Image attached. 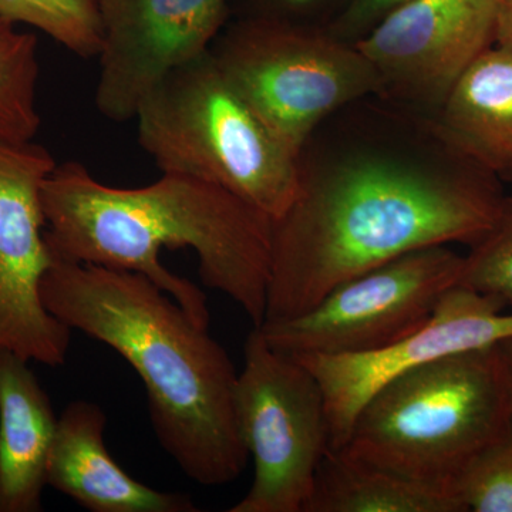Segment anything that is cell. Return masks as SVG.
Instances as JSON below:
<instances>
[{
	"mask_svg": "<svg viewBox=\"0 0 512 512\" xmlns=\"http://www.w3.org/2000/svg\"><path fill=\"white\" fill-rule=\"evenodd\" d=\"M39 76L35 33L0 18V141H35L42 124L37 107Z\"/></svg>",
	"mask_w": 512,
	"mask_h": 512,
	"instance_id": "obj_17",
	"label": "cell"
},
{
	"mask_svg": "<svg viewBox=\"0 0 512 512\" xmlns=\"http://www.w3.org/2000/svg\"><path fill=\"white\" fill-rule=\"evenodd\" d=\"M42 299L67 328L130 363L146 389L158 443L185 476L221 487L244 473L237 369L174 298L136 272L53 258Z\"/></svg>",
	"mask_w": 512,
	"mask_h": 512,
	"instance_id": "obj_3",
	"label": "cell"
},
{
	"mask_svg": "<svg viewBox=\"0 0 512 512\" xmlns=\"http://www.w3.org/2000/svg\"><path fill=\"white\" fill-rule=\"evenodd\" d=\"M508 338H512V313L505 312L497 299L458 284L441 298L426 323L386 348L296 360L311 370L322 387L329 450H340L357 413L383 384L441 357L488 348Z\"/></svg>",
	"mask_w": 512,
	"mask_h": 512,
	"instance_id": "obj_12",
	"label": "cell"
},
{
	"mask_svg": "<svg viewBox=\"0 0 512 512\" xmlns=\"http://www.w3.org/2000/svg\"><path fill=\"white\" fill-rule=\"evenodd\" d=\"M434 119L474 163L497 177L512 175V45L488 47Z\"/></svg>",
	"mask_w": 512,
	"mask_h": 512,
	"instance_id": "obj_15",
	"label": "cell"
},
{
	"mask_svg": "<svg viewBox=\"0 0 512 512\" xmlns=\"http://www.w3.org/2000/svg\"><path fill=\"white\" fill-rule=\"evenodd\" d=\"M210 53L221 73L298 157L320 123L380 93L375 67L325 30L231 19Z\"/></svg>",
	"mask_w": 512,
	"mask_h": 512,
	"instance_id": "obj_6",
	"label": "cell"
},
{
	"mask_svg": "<svg viewBox=\"0 0 512 512\" xmlns=\"http://www.w3.org/2000/svg\"><path fill=\"white\" fill-rule=\"evenodd\" d=\"M0 18L40 30L73 55H99L100 20L94 0H0Z\"/></svg>",
	"mask_w": 512,
	"mask_h": 512,
	"instance_id": "obj_18",
	"label": "cell"
},
{
	"mask_svg": "<svg viewBox=\"0 0 512 512\" xmlns=\"http://www.w3.org/2000/svg\"><path fill=\"white\" fill-rule=\"evenodd\" d=\"M463 266L450 245L416 249L342 282L301 315L258 328L293 359L375 352L426 323Z\"/></svg>",
	"mask_w": 512,
	"mask_h": 512,
	"instance_id": "obj_8",
	"label": "cell"
},
{
	"mask_svg": "<svg viewBox=\"0 0 512 512\" xmlns=\"http://www.w3.org/2000/svg\"><path fill=\"white\" fill-rule=\"evenodd\" d=\"M497 42L512 45V0H503L498 20Z\"/></svg>",
	"mask_w": 512,
	"mask_h": 512,
	"instance_id": "obj_23",
	"label": "cell"
},
{
	"mask_svg": "<svg viewBox=\"0 0 512 512\" xmlns=\"http://www.w3.org/2000/svg\"><path fill=\"white\" fill-rule=\"evenodd\" d=\"M244 353L237 413L255 477L229 512H305L329 450L322 387L301 362L271 348L258 326Z\"/></svg>",
	"mask_w": 512,
	"mask_h": 512,
	"instance_id": "obj_7",
	"label": "cell"
},
{
	"mask_svg": "<svg viewBox=\"0 0 512 512\" xmlns=\"http://www.w3.org/2000/svg\"><path fill=\"white\" fill-rule=\"evenodd\" d=\"M100 20L94 103L104 119L134 120L177 67L197 59L231 20V0H94Z\"/></svg>",
	"mask_w": 512,
	"mask_h": 512,
	"instance_id": "obj_11",
	"label": "cell"
},
{
	"mask_svg": "<svg viewBox=\"0 0 512 512\" xmlns=\"http://www.w3.org/2000/svg\"><path fill=\"white\" fill-rule=\"evenodd\" d=\"M106 413L77 400L57 421L47 485L92 512H197L187 494L165 493L134 480L111 456L104 440Z\"/></svg>",
	"mask_w": 512,
	"mask_h": 512,
	"instance_id": "obj_13",
	"label": "cell"
},
{
	"mask_svg": "<svg viewBox=\"0 0 512 512\" xmlns=\"http://www.w3.org/2000/svg\"><path fill=\"white\" fill-rule=\"evenodd\" d=\"M448 493L461 512H512V421L458 471Z\"/></svg>",
	"mask_w": 512,
	"mask_h": 512,
	"instance_id": "obj_19",
	"label": "cell"
},
{
	"mask_svg": "<svg viewBox=\"0 0 512 512\" xmlns=\"http://www.w3.org/2000/svg\"><path fill=\"white\" fill-rule=\"evenodd\" d=\"M504 194L434 117L379 96L320 123L298 154V185L272 221L264 322L293 318L375 266L436 245L473 247Z\"/></svg>",
	"mask_w": 512,
	"mask_h": 512,
	"instance_id": "obj_1",
	"label": "cell"
},
{
	"mask_svg": "<svg viewBox=\"0 0 512 512\" xmlns=\"http://www.w3.org/2000/svg\"><path fill=\"white\" fill-rule=\"evenodd\" d=\"M498 348H500L501 356H503L512 404V338L505 339L503 342L498 343Z\"/></svg>",
	"mask_w": 512,
	"mask_h": 512,
	"instance_id": "obj_24",
	"label": "cell"
},
{
	"mask_svg": "<svg viewBox=\"0 0 512 512\" xmlns=\"http://www.w3.org/2000/svg\"><path fill=\"white\" fill-rule=\"evenodd\" d=\"M412 0H345L325 32L339 42L356 46L363 37Z\"/></svg>",
	"mask_w": 512,
	"mask_h": 512,
	"instance_id": "obj_22",
	"label": "cell"
},
{
	"mask_svg": "<svg viewBox=\"0 0 512 512\" xmlns=\"http://www.w3.org/2000/svg\"><path fill=\"white\" fill-rule=\"evenodd\" d=\"M56 165L35 141H0V350L53 367L66 362L73 332L42 299L53 262L42 194Z\"/></svg>",
	"mask_w": 512,
	"mask_h": 512,
	"instance_id": "obj_9",
	"label": "cell"
},
{
	"mask_svg": "<svg viewBox=\"0 0 512 512\" xmlns=\"http://www.w3.org/2000/svg\"><path fill=\"white\" fill-rule=\"evenodd\" d=\"M503 0H412L356 47L375 67L377 96L436 117L464 72L497 42Z\"/></svg>",
	"mask_w": 512,
	"mask_h": 512,
	"instance_id": "obj_10",
	"label": "cell"
},
{
	"mask_svg": "<svg viewBox=\"0 0 512 512\" xmlns=\"http://www.w3.org/2000/svg\"><path fill=\"white\" fill-rule=\"evenodd\" d=\"M464 256L460 285L512 308V195L503 198L497 217Z\"/></svg>",
	"mask_w": 512,
	"mask_h": 512,
	"instance_id": "obj_20",
	"label": "cell"
},
{
	"mask_svg": "<svg viewBox=\"0 0 512 512\" xmlns=\"http://www.w3.org/2000/svg\"><path fill=\"white\" fill-rule=\"evenodd\" d=\"M29 360L0 350V512H39L57 421Z\"/></svg>",
	"mask_w": 512,
	"mask_h": 512,
	"instance_id": "obj_14",
	"label": "cell"
},
{
	"mask_svg": "<svg viewBox=\"0 0 512 512\" xmlns=\"http://www.w3.org/2000/svg\"><path fill=\"white\" fill-rule=\"evenodd\" d=\"M305 512H461V508L444 491L397 476L345 450H328Z\"/></svg>",
	"mask_w": 512,
	"mask_h": 512,
	"instance_id": "obj_16",
	"label": "cell"
},
{
	"mask_svg": "<svg viewBox=\"0 0 512 512\" xmlns=\"http://www.w3.org/2000/svg\"><path fill=\"white\" fill-rule=\"evenodd\" d=\"M138 144L161 174L220 185L272 221L298 185V157L205 55L177 67L141 103Z\"/></svg>",
	"mask_w": 512,
	"mask_h": 512,
	"instance_id": "obj_5",
	"label": "cell"
},
{
	"mask_svg": "<svg viewBox=\"0 0 512 512\" xmlns=\"http://www.w3.org/2000/svg\"><path fill=\"white\" fill-rule=\"evenodd\" d=\"M345 0H231V19L325 30Z\"/></svg>",
	"mask_w": 512,
	"mask_h": 512,
	"instance_id": "obj_21",
	"label": "cell"
},
{
	"mask_svg": "<svg viewBox=\"0 0 512 512\" xmlns=\"http://www.w3.org/2000/svg\"><path fill=\"white\" fill-rule=\"evenodd\" d=\"M512 421L498 345L441 357L394 377L367 399L345 450L448 493L468 460Z\"/></svg>",
	"mask_w": 512,
	"mask_h": 512,
	"instance_id": "obj_4",
	"label": "cell"
},
{
	"mask_svg": "<svg viewBox=\"0 0 512 512\" xmlns=\"http://www.w3.org/2000/svg\"><path fill=\"white\" fill-rule=\"evenodd\" d=\"M42 201L53 258L146 276L208 328L205 293L160 261L163 248H191L205 286L237 303L252 325L264 323L272 220L231 191L180 174L111 187L69 161L47 177Z\"/></svg>",
	"mask_w": 512,
	"mask_h": 512,
	"instance_id": "obj_2",
	"label": "cell"
}]
</instances>
